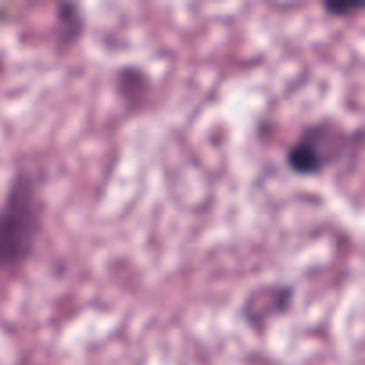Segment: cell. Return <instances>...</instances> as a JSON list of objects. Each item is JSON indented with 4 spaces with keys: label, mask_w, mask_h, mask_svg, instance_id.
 <instances>
[{
    "label": "cell",
    "mask_w": 365,
    "mask_h": 365,
    "mask_svg": "<svg viewBox=\"0 0 365 365\" xmlns=\"http://www.w3.org/2000/svg\"><path fill=\"white\" fill-rule=\"evenodd\" d=\"M46 202L38 173L20 168L0 202V271H18L36 252L45 230Z\"/></svg>",
    "instance_id": "1"
},
{
    "label": "cell",
    "mask_w": 365,
    "mask_h": 365,
    "mask_svg": "<svg viewBox=\"0 0 365 365\" xmlns=\"http://www.w3.org/2000/svg\"><path fill=\"white\" fill-rule=\"evenodd\" d=\"M362 141V130L351 132L334 118H317L302 128L285 153V164L298 177H319L344 163Z\"/></svg>",
    "instance_id": "2"
},
{
    "label": "cell",
    "mask_w": 365,
    "mask_h": 365,
    "mask_svg": "<svg viewBox=\"0 0 365 365\" xmlns=\"http://www.w3.org/2000/svg\"><path fill=\"white\" fill-rule=\"evenodd\" d=\"M296 296L292 284H262L248 292L241 307L246 324L255 330L267 327L271 321L289 312Z\"/></svg>",
    "instance_id": "3"
},
{
    "label": "cell",
    "mask_w": 365,
    "mask_h": 365,
    "mask_svg": "<svg viewBox=\"0 0 365 365\" xmlns=\"http://www.w3.org/2000/svg\"><path fill=\"white\" fill-rule=\"evenodd\" d=\"M57 41L70 48L84 34L86 16L78 4H57L56 7Z\"/></svg>",
    "instance_id": "4"
},
{
    "label": "cell",
    "mask_w": 365,
    "mask_h": 365,
    "mask_svg": "<svg viewBox=\"0 0 365 365\" xmlns=\"http://www.w3.org/2000/svg\"><path fill=\"white\" fill-rule=\"evenodd\" d=\"M323 7L330 16L348 18V16H353L355 13H359V11L364 7V4L362 2H327Z\"/></svg>",
    "instance_id": "5"
}]
</instances>
